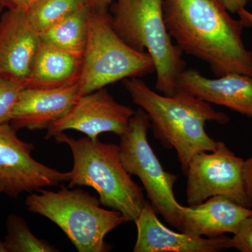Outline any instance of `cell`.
<instances>
[{"mask_svg": "<svg viewBox=\"0 0 252 252\" xmlns=\"http://www.w3.org/2000/svg\"><path fill=\"white\" fill-rule=\"evenodd\" d=\"M177 85L178 89L208 103L223 106L252 119V75L230 73L210 79L190 68L181 73Z\"/></svg>", "mask_w": 252, "mask_h": 252, "instance_id": "cell-14", "label": "cell"}, {"mask_svg": "<svg viewBox=\"0 0 252 252\" xmlns=\"http://www.w3.org/2000/svg\"><path fill=\"white\" fill-rule=\"evenodd\" d=\"M91 10L84 6L39 34L41 41L83 56Z\"/></svg>", "mask_w": 252, "mask_h": 252, "instance_id": "cell-17", "label": "cell"}, {"mask_svg": "<svg viewBox=\"0 0 252 252\" xmlns=\"http://www.w3.org/2000/svg\"><path fill=\"white\" fill-rule=\"evenodd\" d=\"M1 193H3V189L2 187H1V186L0 185V194Z\"/></svg>", "mask_w": 252, "mask_h": 252, "instance_id": "cell-29", "label": "cell"}, {"mask_svg": "<svg viewBox=\"0 0 252 252\" xmlns=\"http://www.w3.org/2000/svg\"><path fill=\"white\" fill-rule=\"evenodd\" d=\"M123 83L134 103L148 116L154 137L165 148L175 149L185 175L195 154L217 147L218 141L205 130L206 123L224 125L230 122L225 113L181 89L167 96L152 90L140 78H128Z\"/></svg>", "mask_w": 252, "mask_h": 252, "instance_id": "cell-2", "label": "cell"}, {"mask_svg": "<svg viewBox=\"0 0 252 252\" xmlns=\"http://www.w3.org/2000/svg\"><path fill=\"white\" fill-rule=\"evenodd\" d=\"M167 31L182 52L207 63L218 77L252 75V51L244 44L241 20L219 0H162Z\"/></svg>", "mask_w": 252, "mask_h": 252, "instance_id": "cell-1", "label": "cell"}, {"mask_svg": "<svg viewBox=\"0 0 252 252\" xmlns=\"http://www.w3.org/2000/svg\"><path fill=\"white\" fill-rule=\"evenodd\" d=\"M244 167L245 160L220 141L212 152L195 154L185 175L189 206L199 205L212 197L223 196L251 208L245 188Z\"/></svg>", "mask_w": 252, "mask_h": 252, "instance_id": "cell-8", "label": "cell"}, {"mask_svg": "<svg viewBox=\"0 0 252 252\" xmlns=\"http://www.w3.org/2000/svg\"><path fill=\"white\" fill-rule=\"evenodd\" d=\"M149 129L148 116L140 107L131 118L127 130L119 137L121 161L127 173L140 179L156 212L179 230L181 205L174 191L178 176L164 170L149 144Z\"/></svg>", "mask_w": 252, "mask_h": 252, "instance_id": "cell-7", "label": "cell"}, {"mask_svg": "<svg viewBox=\"0 0 252 252\" xmlns=\"http://www.w3.org/2000/svg\"><path fill=\"white\" fill-rule=\"evenodd\" d=\"M230 247L241 252H252V214L242 222L233 234Z\"/></svg>", "mask_w": 252, "mask_h": 252, "instance_id": "cell-21", "label": "cell"}, {"mask_svg": "<svg viewBox=\"0 0 252 252\" xmlns=\"http://www.w3.org/2000/svg\"><path fill=\"white\" fill-rule=\"evenodd\" d=\"M154 72L155 66L150 55L127 45L113 28L108 13L91 11L79 96L117 81L140 78Z\"/></svg>", "mask_w": 252, "mask_h": 252, "instance_id": "cell-6", "label": "cell"}, {"mask_svg": "<svg viewBox=\"0 0 252 252\" xmlns=\"http://www.w3.org/2000/svg\"><path fill=\"white\" fill-rule=\"evenodd\" d=\"M237 14L239 18L243 21L245 27H252V13L248 11L245 8L240 9Z\"/></svg>", "mask_w": 252, "mask_h": 252, "instance_id": "cell-25", "label": "cell"}, {"mask_svg": "<svg viewBox=\"0 0 252 252\" xmlns=\"http://www.w3.org/2000/svg\"><path fill=\"white\" fill-rule=\"evenodd\" d=\"M83 56L67 52L41 41L26 87L54 89L77 84Z\"/></svg>", "mask_w": 252, "mask_h": 252, "instance_id": "cell-16", "label": "cell"}, {"mask_svg": "<svg viewBox=\"0 0 252 252\" xmlns=\"http://www.w3.org/2000/svg\"><path fill=\"white\" fill-rule=\"evenodd\" d=\"M4 243L8 252H56L59 250L46 240L36 238L21 216L10 215L6 221Z\"/></svg>", "mask_w": 252, "mask_h": 252, "instance_id": "cell-19", "label": "cell"}, {"mask_svg": "<svg viewBox=\"0 0 252 252\" xmlns=\"http://www.w3.org/2000/svg\"><path fill=\"white\" fill-rule=\"evenodd\" d=\"M10 124L0 126V185L3 193L18 198L24 193L69 182L70 173L55 170L31 157L34 144L18 138Z\"/></svg>", "mask_w": 252, "mask_h": 252, "instance_id": "cell-9", "label": "cell"}, {"mask_svg": "<svg viewBox=\"0 0 252 252\" xmlns=\"http://www.w3.org/2000/svg\"><path fill=\"white\" fill-rule=\"evenodd\" d=\"M252 209L223 196H214L193 206L181 205L178 211L179 231L194 236L213 238L234 234Z\"/></svg>", "mask_w": 252, "mask_h": 252, "instance_id": "cell-15", "label": "cell"}, {"mask_svg": "<svg viewBox=\"0 0 252 252\" xmlns=\"http://www.w3.org/2000/svg\"><path fill=\"white\" fill-rule=\"evenodd\" d=\"M26 200L28 210L54 222L79 252H108V233L127 223L121 212L100 207L99 198L81 189L63 186L58 191L41 189Z\"/></svg>", "mask_w": 252, "mask_h": 252, "instance_id": "cell-5", "label": "cell"}, {"mask_svg": "<svg viewBox=\"0 0 252 252\" xmlns=\"http://www.w3.org/2000/svg\"><path fill=\"white\" fill-rule=\"evenodd\" d=\"M36 0H5L6 5L10 6H19V7L26 8L35 1Z\"/></svg>", "mask_w": 252, "mask_h": 252, "instance_id": "cell-26", "label": "cell"}, {"mask_svg": "<svg viewBox=\"0 0 252 252\" xmlns=\"http://www.w3.org/2000/svg\"><path fill=\"white\" fill-rule=\"evenodd\" d=\"M135 111L117 102L108 91L99 89L79 96L69 112L47 129L46 140L67 130L79 131L91 139L105 132L122 136Z\"/></svg>", "mask_w": 252, "mask_h": 252, "instance_id": "cell-10", "label": "cell"}, {"mask_svg": "<svg viewBox=\"0 0 252 252\" xmlns=\"http://www.w3.org/2000/svg\"><path fill=\"white\" fill-rule=\"evenodd\" d=\"M40 43L26 9L10 6L0 18V76L27 84Z\"/></svg>", "mask_w": 252, "mask_h": 252, "instance_id": "cell-11", "label": "cell"}, {"mask_svg": "<svg viewBox=\"0 0 252 252\" xmlns=\"http://www.w3.org/2000/svg\"><path fill=\"white\" fill-rule=\"evenodd\" d=\"M244 177H245V188L249 200H250V207L252 208V155L245 160V167H244Z\"/></svg>", "mask_w": 252, "mask_h": 252, "instance_id": "cell-22", "label": "cell"}, {"mask_svg": "<svg viewBox=\"0 0 252 252\" xmlns=\"http://www.w3.org/2000/svg\"><path fill=\"white\" fill-rule=\"evenodd\" d=\"M26 82L0 76V126L10 124L11 115Z\"/></svg>", "mask_w": 252, "mask_h": 252, "instance_id": "cell-20", "label": "cell"}, {"mask_svg": "<svg viewBox=\"0 0 252 252\" xmlns=\"http://www.w3.org/2000/svg\"><path fill=\"white\" fill-rule=\"evenodd\" d=\"M248 1H252V0H248Z\"/></svg>", "mask_w": 252, "mask_h": 252, "instance_id": "cell-30", "label": "cell"}, {"mask_svg": "<svg viewBox=\"0 0 252 252\" xmlns=\"http://www.w3.org/2000/svg\"><path fill=\"white\" fill-rule=\"evenodd\" d=\"M84 4L93 11L98 13H108L112 6V0H82Z\"/></svg>", "mask_w": 252, "mask_h": 252, "instance_id": "cell-23", "label": "cell"}, {"mask_svg": "<svg viewBox=\"0 0 252 252\" xmlns=\"http://www.w3.org/2000/svg\"><path fill=\"white\" fill-rule=\"evenodd\" d=\"M79 97V83L54 89L26 87L20 94L10 124L16 130H47L69 112Z\"/></svg>", "mask_w": 252, "mask_h": 252, "instance_id": "cell-13", "label": "cell"}, {"mask_svg": "<svg viewBox=\"0 0 252 252\" xmlns=\"http://www.w3.org/2000/svg\"><path fill=\"white\" fill-rule=\"evenodd\" d=\"M231 14H237L240 9L245 7L248 0H219Z\"/></svg>", "mask_w": 252, "mask_h": 252, "instance_id": "cell-24", "label": "cell"}, {"mask_svg": "<svg viewBox=\"0 0 252 252\" xmlns=\"http://www.w3.org/2000/svg\"><path fill=\"white\" fill-rule=\"evenodd\" d=\"M112 7L111 21L118 35L132 49L147 51L153 60L156 90L173 95L178 91L177 81L186 62L167 31L162 0H116Z\"/></svg>", "mask_w": 252, "mask_h": 252, "instance_id": "cell-4", "label": "cell"}, {"mask_svg": "<svg viewBox=\"0 0 252 252\" xmlns=\"http://www.w3.org/2000/svg\"><path fill=\"white\" fill-rule=\"evenodd\" d=\"M157 214L146 202L135 222L137 236L134 252H220L231 249L229 237L208 238L176 232L162 224Z\"/></svg>", "mask_w": 252, "mask_h": 252, "instance_id": "cell-12", "label": "cell"}, {"mask_svg": "<svg viewBox=\"0 0 252 252\" xmlns=\"http://www.w3.org/2000/svg\"><path fill=\"white\" fill-rule=\"evenodd\" d=\"M0 252H8L4 241L0 240Z\"/></svg>", "mask_w": 252, "mask_h": 252, "instance_id": "cell-28", "label": "cell"}, {"mask_svg": "<svg viewBox=\"0 0 252 252\" xmlns=\"http://www.w3.org/2000/svg\"><path fill=\"white\" fill-rule=\"evenodd\" d=\"M84 6L82 0H36L25 9L32 27L40 34Z\"/></svg>", "mask_w": 252, "mask_h": 252, "instance_id": "cell-18", "label": "cell"}, {"mask_svg": "<svg viewBox=\"0 0 252 252\" xmlns=\"http://www.w3.org/2000/svg\"><path fill=\"white\" fill-rule=\"evenodd\" d=\"M6 6H7V5H6L5 0H0V18H1V15H2L3 9H4Z\"/></svg>", "mask_w": 252, "mask_h": 252, "instance_id": "cell-27", "label": "cell"}, {"mask_svg": "<svg viewBox=\"0 0 252 252\" xmlns=\"http://www.w3.org/2000/svg\"><path fill=\"white\" fill-rule=\"evenodd\" d=\"M54 138L57 143L67 144L72 152L68 188L94 189L101 205L121 212L126 222H135L147 200L142 189L123 166L119 145L88 137L76 140L64 132Z\"/></svg>", "mask_w": 252, "mask_h": 252, "instance_id": "cell-3", "label": "cell"}]
</instances>
